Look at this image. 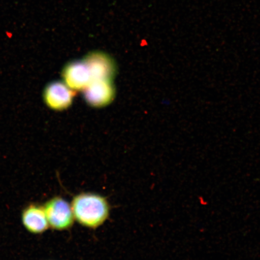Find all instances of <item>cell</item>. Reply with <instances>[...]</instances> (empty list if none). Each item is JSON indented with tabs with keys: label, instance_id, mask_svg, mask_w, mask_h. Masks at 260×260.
<instances>
[{
	"label": "cell",
	"instance_id": "1",
	"mask_svg": "<svg viewBox=\"0 0 260 260\" xmlns=\"http://www.w3.org/2000/svg\"><path fill=\"white\" fill-rule=\"evenodd\" d=\"M74 219L81 225L96 229L108 218L110 207L105 197L92 193H82L74 198L72 202Z\"/></svg>",
	"mask_w": 260,
	"mask_h": 260
},
{
	"label": "cell",
	"instance_id": "2",
	"mask_svg": "<svg viewBox=\"0 0 260 260\" xmlns=\"http://www.w3.org/2000/svg\"><path fill=\"white\" fill-rule=\"evenodd\" d=\"M49 226L62 231L73 226L74 216L72 208L66 200L60 197L51 198L44 207Z\"/></svg>",
	"mask_w": 260,
	"mask_h": 260
},
{
	"label": "cell",
	"instance_id": "3",
	"mask_svg": "<svg viewBox=\"0 0 260 260\" xmlns=\"http://www.w3.org/2000/svg\"><path fill=\"white\" fill-rule=\"evenodd\" d=\"M92 80L112 81L116 74L115 61L108 54L100 51L92 52L83 58Z\"/></svg>",
	"mask_w": 260,
	"mask_h": 260
},
{
	"label": "cell",
	"instance_id": "4",
	"mask_svg": "<svg viewBox=\"0 0 260 260\" xmlns=\"http://www.w3.org/2000/svg\"><path fill=\"white\" fill-rule=\"evenodd\" d=\"M74 92L63 81H53L45 87L43 93L44 101L50 109L62 110L72 104Z\"/></svg>",
	"mask_w": 260,
	"mask_h": 260
},
{
	"label": "cell",
	"instance_id": "5",
	"mask_svg": "<svg viewBox=\"0 0 260 260\" xmlns=\"http://www.w3.org/2000/svg\"><path fill=\"white\" fill-rule=\"evenodd\" d=\"M84 96L89 105L102 107L109 105L115 97L112 81L92 80L83 90Z\"/></svg>",
	"mask_w": 260,
	"mask_h": 260
},
{
	"label": "cell",
	"instance_id": "6",
	"mask_svg": "<svg viewBox=\"0 0 260 260\" xmlns=\"http://www.w3.org/2000/svg\"><path fill=\"white\" fill-rule=\"evenodd\" d=\"M62 77L63 82L74 91L83 90L92 81L89 68L83 60L67 64L63 68Z\"/></svg>",
	"mask_w": 260,
	"mask_h": 260
},
{
	"label": "cell",
	"instance_id": "7",
	"mask_svg": "<svg viewBox=\"0 0 260 260\" xmlns=\"http://www.w3.org/2000/svg\"><path fill=\"white\" fill-rule=\"evenodd\" d=\"M22 222L26 229L32 234H41L46 231L49 224L44 207L31 204L22 211Z\"/></svg>",
	"mask_w": 260,
	"mask_h": 260
}]
</instances>
